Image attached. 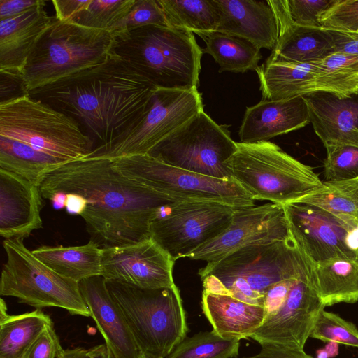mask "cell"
<instances>
[{
  "instance_id": "6da1fadb",
  "label": "cell",
  "mask_w": 358,
  "mask_h": 358,
  "mask_svg": "<svg viewBox=\"0 0 358 358\" xmlns=\"http://www.w3.org/2000/svg\"><path fill=\"white\" fill-rule=\"evenodd\" d=\"M43 198L75 194L81 199L88 232L99 245L122 246L151 238L150 224L178 201L124 176L112 159L90 155L42 176Z\"/></svg>"
},
{
  "instance_id": "7a4b0ae2",
  "label": "cell",
  "mask_w": 358,
  "mask_h": 358,
  "mask_svg": "<svg viewBox=\"0 0 358 358\" xmlns=\"http://www.w3.org/2000/svg\"><path fill=\"white\" fill-rule=\"evenodd\" d=\"M156 89L117 55L101 66L29 95L73 118L94 143L91 155H97L142 119Z\"/></svg>"
},
{
  "instance_id": "3957f363",
  "label": "cell",
  "mask_w": 358,
  "mask_h": 358,
  "mask_svg": "<svg viewBox=\"0 0 358 358\" xmlns=\"http://www.w3.org/2000/svg\"><path fill=\"white\" fill-rule=\"evenodd\" d=\"M117 44L116 38L108 30L55 17L23 71L26 93L105 64L117 55Z\"/></svg>"
},
{
  "instance_id": "277c9868",
  "label": "cell",
  "mask_w": 358,
  "mask_h": 358,
  "mask_svg": "<svg viewBox=\"0 0 358 358\" xmlns=\"http://www.w3.org/2000/svg\"><path fill=\"white\" fill-rule=\"evenodd\" d=\"M116 53L139 70L157 88L199 86L203 50L194 33L149 25L117 40Z\"/></svg>"
},
{
  "instance_id": "5b68a950",
  "label": "cell",
  "mask_w": 358,
  "mask_h": 358,
  "mask_svg": "<svg viewBox=\"0 0 358 358\" xmlns=\"http://www.w3.org/2000/svg\"><path fill=\"white\" fill-rule=\"evenodd\" d=\"M308 263L307 257L292 238L240 249L222 259L207 263L199 271L201 279L210 277L231 296L264 306L268 289L282 280L297 277Z\"/></svg>"
},
{
  "instance_id": "8992f818",
  "label": "cell",
  "mask_w": 358,
  "mask_h": 358,
  "mask_svg": "<svg viewBox=\"0 0 358 358\" xmlns=\"http://www.w3.org/2000/svg\"><path fill=\"white\" fill-rule=\"evenodd\" d=\"M232 178L256 200L285 206L320 189L313 168L270 141L237 143L228 160Z\"/></svg>"
},
{
  "instance_id": "52a82bcc",
  "label": "cell",
  "mask_w": 358,
  "mask_h": 358,
  "mask_svg": "<svg viewBox=\"0 0 358 358\" xmlns=\"http://www.w3.org/2000/svg\"><path fill=\"white\" fill-rule=\"evenodd\" d=\"M141 354L165 358L188 331L186 313L178 287L157 289L106 280Z\"/></svg>"
},
{
  "instance_id": "ba28073f",
  "label": "cell",
  "mask_w": 358,
  "mask_h": 358,
  "mask_svg": "<svg viewBox=\"0 0 358 358\" xmlns=\"http://www.w3.org/2000/svg\"><path fill=\"white\" fill-rule=\"evenodd\" d=\"M0 136L66 162L87 157L94 148L73 118L29 94L0 102Z\"/></svg>"
},
{
  "instance_id": "9c48e42d",
  "label": "cell",
  "mask_w": 358,
  "mask_h": 358,
  "mask_svg": "<svg viewBox=\"0 0 358 358\" xmlns=\"http://www.w3.org/2000/svg\"><path fill=\"white\" fill-rule=\"evenodd\" d=\"M3 245L7 260L1 275V296L15 297L36 309L57 307L71 315L91 317L78 282L59 275L36 258L23 239H6Z\"/></svg>"
},
{
  "instance_id": "30bf717a",
  "label": "cell",
  "mask_w": 358,
  "mask_h": 358,
  "mask_svg": "<svg viewBox=\"0 0 358 358\" xmlns=\"http://www.w3.org/2000/svg\"><path fill=\"white\" fill-rule=\"evenodd\" d=\"M124 176L178 201L223 203L234 208L255 199L234 179H219L168 165L146 155L112 159Z\"/></svg>"
},
{
  "instance_id": "8fae6325",
  "label": "cell",
  "mask_w": 358,
  "mask_h": 358,
  "mask_svg": "<svg viewBox=\"0 0 358 358\" xmlns=\"http://www.w3.org/2000/svg\"><path fill=\"white\" fill-rule=\"evenodd\" d=\"M229 125L204 110L165 138L148 155L168 165L219 179H234L228 160L237 150Z\"/></svg>"
},
{
  "instance_id": "7c38bea8",
  "label": "cell",
  "mask_w": 358,
  "mask_h": 358,
  "mask_svg": "<svg viewBox=\"0 0 358 358\" xmlns=\"http://www.w3.org/2000/svg\"><path fill=\"white\" fill-rule=\"evenodd\" d=\"M236 209L215 202L176 201L152 222L151 238L174 261L189 257L228 228Z\"/></svg>"
},
{
  "instance_id": "4fadbf2b",
  "label": "cell",
  "mask_w": 358,
  "mask_h": 358,
  "mask_svg": "<svg viewBox=\"0 0 358 358\" xmlns=\"http://www.w3.org/2000/svg\"><path fill=\"white\" fill-rule=\"evenodd\" d=\"M198 88H157L142 119L105 151L109 159L146 155L165 138L203 110Z\"/></svg>"
},
{
  "instance_id": "5bb4252c",
  "label": "cell",
  "mask_w": 358,
  "mask_h": 358,
  "mask_svg": "<svg viewBox=\"0 0 358 358\" xmlns=\"http://www.w3.org/2000/svg\"><path fill=\"white\" fill-rule=\"evenodd\" d=\"M324 308L314 288L312 262L308 258L305 268L294 279L282 306L267 316L250 338L261 345L303 349Z\"/></svg>"
},
{
  "instance_id": "9a60e30c",
  "label": "cell",
  "mask_w": 358,
  "mask_h": 358,
  "mask_svg": "<svg viewBox=\"0 0 358 358\" xmlns=\"http://www.w3.org/2000/svg\"><path fill=\"white\" fill-rule=\"evenodd\" d=\"M289 236L282 206L268 203L238 208L228 228L189 257L215 262L240 249L285 241Z\"/></svg>"
},
{
  "instance_id": "2e32d148",
  "label": "cell",
  "mask_w": 358,
  "mask_h": 358,
  "mask_svg": "<svg viewBox=\"0 0 358 358\" xmlns=\"http://www.w3.org/2000/svg\"><path fill=\"white\" fill-rule=\"evenodd\" d=\"M174 262L150 238L134 244L102 248L101 275L141 288L171 287L176 285Z\"/></svg>"
},
{
  "instance_id": "e0dca14e",
  "label": "cell",
  "mask_w": 358,
  "mask_h": 358,
  "mask_svg": "<svg viewBox=\"0 0 358 358\" xmlns=\"http://www.w3.org/2000/svg\"><path fill=\"white\" fill-rule=\"evenodd\" d=\"M282 206L292 238L312 263L357 255L345 243L350 229L327 212L310 204L296 202Z\"/></svg>"
},
{
  "instance_id": "ac0fdd59",
  "label": "cell",
  "mask_w": 358,
  "mask_h": 358,
  "mask_svg": "<svg viewBox=\"0 0 358 358\" xmlns=\"http://www.w3.org/2000/svg\"><path fill=\"white\" fill-rule=\"evenodd\" d=\"M78 284L90 316L113 357L139 358L141 353L120 306L107 287L106 279L96 275Z\"/></svg>"
},
{
  "instance_id": "d6986e66",
  "label": "cell",
  "mask_w": 358,
  "mask_h": 358,
  "mask_svg": "<svg viewBox=\"0 0 358 358\" xmlns=\"http://www.w3.org/2000/svg\"><path fill=\"white\" fill-rule=\"evenodd\" d=\"M45 1L22 13L0 20V72L22 75L38 44L53 24L55 17L48 15Z\"/></svg>"
},
{
  "instance_id": "ffe728a7",
  "label": "cell",
  "mask_w": 358,
  "mask_h": 358,
  "mask_svg": "<svg viewBox=\"0 0 358 358\" xmlns=\"http://www.w3.org/2000/svg\"><path fill=\"white\" fill-rule=\"evenodd\" d=\"M42 196L38 186L0 169V234L24 239L42 227Z\"/></svg>"
},
{
  "instance_id": "44dd1931",
  "label": "cell",
  "mask_w": 358,
  "mask_h": 358,
  "mask_svg": "<svg viewBox=\"0 0 358 358\" xmlns=\"http://www.w3.org/2000/svg\"><path fill=\"white\" fill-rule=\"evenodd\" d=\"M310 123L304 96L280 100L262 99L247 107L238 130L240 143L268 141Z\"/></svg>"
},
{
  "instance_id": "7402d4cb",
  "label": "cell",
  "mask_w": 358,
  "mask_h": 358,
  "mask_svg": "<svg viewBox=\"0 0 358 358\" xmlns=\"http://www.w3.org/2000/svg\"><path fill=\"white\" fill-rule=\"evenodd\" d=\"M268 2L275 16L278 34L276 45L268 57L310 63L334 52L329 30L295 23L289 13L287 0H268Z\"/></svg>"
},
{
  "instance_id": "603a6c76",
  "label": "cell",
  "mask_w": 358,
  "mask_h": 358,
  "mask_svg": "<svg viewBox=\"0 0 358 358\" xmlns=\"http://www.w3.org/2000/svg\"><path fill=\"white\" fill-rule=\"evenodd\" d=\"M215 1L219 13L216 31L245 38L259 48L274 49L278 26L268 0Z\"/></svg>"
},
{
  "instance_id": "cb8c5ba5",
  "label": "cell",
  "mask_w": 358,
  "mask_h": 358,
  "mask_svg": "<svg viewBox=\"0 0 358 358\" xmlns=\"http://www.w3.org/2000/svg\"><path fill=\"white\" fill-rule=\"evenodd\" d=\"M310 123L325 148L349 145L358 148V102L340 99L327 92L304 96Z\"/></svg>"
},
{
  "instance_id": "d4e9b609",
  "label": "cell",
  "mask_w": 358,
  "mask_h": 358,
  "mask_svg": "<svg viewBox=\"0 0 358 358\" xmlns=\"http://www.w3.org/2000/svg\"><path fill=\"white\" fill-rule=\"evenodd\" d=\"M201 308L213 331L227 339L250 338L267 316L263 306L205 292L202 293Z\"/></svg>"
},
{
  "instance_id": "484cf974",
  "label": "cell",
  "mask_w": 358,
  "mask_h": 358,
  "mask_svg": "<svg viewBox=\"0 0 358 358\" xmlns=\"http://www.w3.org/2000/svg\"><path fill=\"white\" fill-rule=\"evenodd\" d=\"M255 71L264 99H286L317 92V75L313 62H292L268 57Z\"/></svg>"
},
{
  "instance_id": "4316f807",
  "label": "cell",
  "mask_w": 358,
  "mask_h": 358,
  "mask_svg": "<svg viewBox=\"0 0 358 358\" xmlns=\"http://www.w3.org/2000/svg\"><path fill=\"white\" fill-rule=\"evenodd\" d=\"M314 288L325 307L358 301V255L312 263Z\"/></svg>"
},
{
  "instance_id": "83f0119b",
  "label": "cell",
  "mask_w": 358,
  "mask_h": 358,
  "mask_svg": "<svg viewBox=\"0 0 358 358\" xmlns=\"http://www.w3.org/2000/svg\"><path fill=\"white\" fill-rule=\"evenodd\" d=\"M31 252L55 272L76 282L101 275L102 248L93 240L80 246L43 245Z\"/></svg>"
},
{
  "instance_id": "f1b7e54d",
  "label": "cell",
  "mask_w": 358,
  "mask_h": 358,
  "mask_svg": "<svg viewBox=\"0 0 358 358\" xmlns=\"http://www.w3.org/2000/svg\"><path fill=\"white\" fill-rule=\"evenodd\" d=\"M204 41L203 52L209 54L219 65L218 71L245 73L255 71L262 58L260 49L241 37L218 31L195 32Z\"/></svg>"
},
{
  "instance_id": "f546056e",
  "label": "cell",
  "mask_w": 358,
  "mask_h": 358,
  "mask_svg": "<svg viewBox=\"0 0 358 358\" xmlns=\"http://www.w3.org/2000/svg\"><path fill=\"white\" fill-rule=\"evenodd\" d=\"M65 162H67L21 142L0 136V169L38 187L44 173Z\"/></svg>"
},
{
  "instance_id": "4dcf8cb0",
  "label": "cell",
  "mask_w": 358,
  "mask_h": 358,
  "mask_svg": "<svg viewBox=\"0 0 358 358\" xmlns=\"http://www.w3.org/2000/svg\"><path fill=\"white\" fill-rule=\"evenodd\" d=\"M52 324L50 317L41 309L8 315L0 321V358H22L33 342Z\"/></svg>"
},
{
  "instance_id": "1f68e13d",
  "label": "cell",
  "mask_w": 358,
  "mask_h": 358,
  "mask_svg": "<svg viewBox=\"0 0 358 358\" xmlns=\"http://www.w3.org/2000/svg\"><path fill=\"white\" fill-rule=\"evenodd\" d=\"M296 203L316 206L352 229L358 225V178L325 181L320 189Z\"/></svg>"
},
{
  "instance_id": "d6a6232c",
  "label": "cell",
  "mask_w": 358,
  "mask_h": 358,
  "mask_svg": "<svg viewBox=\"0 0 358 358\" xmlns=\"http://www.w3.org/2000/svg\"><path fill=\"white\" fill-rule=\"evenodd\" d=\"M313 63L317 92H327L340 99L358 94V55L334 52Z\"/></svg>"
},
{
  "instance_id": "836d02e7",
  "label": "cell",
  "mask_w": 358,
  "mask_h": 358,
  "mask_svg": "<svg viewBox=\"0 0 358 358\" xmlns=\"http://www.w3.org/2000/svg\"><path fill=\"white\" fill-rule=\"evenodd\" d=\"M167 27L193 33L216 31L219 13L215 0H158Z\"/></svg>"
},
{
  "instance_id": "e575fe53",
  "label": "cell",
  "mask_w": 358,
  "mask_h": 358,
  "mask_svg": "<svg viewBox=\"0 0 358 358\" xmlns=\"http://www.w3.org/2000/svg\"><path fill=\"white\" fill-rule=\"evenodd\" d=\"M240 341L221 337L213 330L186 336L167 358H235Z\"/></svg>"
},
{
  "instance_id": "d590c367",
  "label": "cell",
  "mask_w": 358,
  "mask_h": 358,
  "mask_svg": "<svg viewBox=\"0 0 358 358\" xmlns=\"http://www.w3.org/2000/svg\"><path fill=\"white\" fill-rule=\"evenodd\" d=\"M310 338L325 343L334 342L358 348V329L338 314L324 309L320 313Z\"/></svg>"
},
{
  "instance_id": "8d00e7d4",
  "label": "cell",
  "mask_w": 358,
  "mask_h": 358,
  "mask_svg": "<svg viewBox=\"0 0 358 358\" xmlns=\"http://www.w3.org/2000/svg\"><path fill=\"white\" fill-rule=\"evenodd\" d=\"M149 25L167 26L158 0H136L130 11L109 31L118 40L133 30Z\"/></svg>"
},
{
  "instance_id": "74e56055",
  "label": "cell",
  "mask_w": 358,
  "mask_h": 358,
  "mask_svg": "<svg viewBox=\"0 0 358 358\" xmlns=\"http://www.w3.org/2000/svg\"><path fill=\"white\" fill-rule=\"evenodd\" d=\"M136 0H92L79 24L103 30L109 29L131 9Z\"/></svg>"
},
{
  "instance_id": "f35d334b",
  "label": "cell",
  "mask_w": 358,
  "mask_h": 358,
  "mask_svg": "<svg viewBox=\"0 0 358 358\" xmlns=\"http://www.w3.org/2000/svg\"><path fill=\"white\" fill-rule=\"evenodd\" d=\"M324 162L325 181H341L358 178V148L349 145L327 147Z\"/></svg>"
},
{
  "instance_id": "ab89813d",
  "label": "cell",
  "mask_w": 358,
  "mask_h": 358,
  "mask_svg": "<svg viewBox=\"0 0 358 358\" xmlns=\"http://www.w3.org/2000/svg\"><path fill=\"white\" fill-rule=\"evenodd\" d=\"M322 28L351 31L358 29V0H335L322 15Z\"/></svg>"
},
{
  "instance_id": "60d3db41",
  "label": "cell",
  "mask_w": 358,
  "mask_h": 358,
  "mask_svg": "<svg viewBox=\"0 0 358 358\" xmlns=\"http://www.w3.org/2000/svg\"><path fill=\"white\" fill-rule=\"evenodd\" d=\"M335 0H287L293 21L301 26L322 27L320 18Z\"/></svg>"
},
{
  "instance_id": "b9f144b4",
  "label": "cell",
  "mask_w": 358,
  "mask_h": 358,
  "mask_svg": "<svg viewBox=\"0 0 358 358\" xmlns=\"http://www.w3.org/2000/svg\"><path fill=\"white\" fill-rule=\"evenodd\" d=\"M63 350L52 324L33 342L22 358H57Z\"/></svg>"
},
{
  "instance_id": "7bdbcfd3",
  "label": "cell",
  "mask_w": 358,
  "mask_h": 358,
  "mask_svg": "<svg viewBox=\"0 0 358 358\" xmlns=\"http://www.w3.org/2000/svg\"><path fill=\"white\" fill-rule=\"evenodd\" d=\"M92 0H54L52 1L55 17L62 22H79Z\"/></svg>"
},
{
  "instance_id": "ee69618b",
  "label": "cell",
  "mask_w": 358,
  "mask_h": 358,
  "mask_svg": "<svg viewBox=\"0 0 358 358\" xmlns=\"http://www.w3.org/2000/svg\"><path fill=\"white\" fill-rule=\"evenodd\" d=\"M296 278L286 279L277 282L266 292L264 306L266 310L267 316L273 315L282 306Z\"/></svg>"
},
{
  "instance_id": "f6af8a7d",
  "label": "cell",
  "mask_w": 358,
  "mask_h": 358,
  "mask_svg": "<svg viewBox=\"0 0 358 358\" xmlns=\"http://www.w3.org/2000/svg\"><path fill=\"white\" fill-rule=\"evenodd\" d=\"M329 31L332 36L334 52L358 55V29L351 31Z\"/></svg>"
},
{
  "instance_id": "bcb514c9",
  "label": "cell",
  "mask_w": 358,
  "mask_h": 358,
  "mask_svg": "<svg viewBox=\"0 0 358 358\" xmlns=\"http://www.w3.org/2000/svg\"><path fill=\"white\" fill-rule=\"evenodd\" d=\"M259 352L250 357L242 358H314L303 349L292 348L273 345H263Z\"/></svg>"
},
{
  "instance_id": "7dc6e473",
  "label": "cell",
  "mask_w": 358,
  "mask_h": 358,
  "mask_svg": "<svg viewBox=\"0 0 358 358\" xmlns=\"http://www.w3.org/2000/svg\"><path fill=\"white\" fill-rule=\"evenodd\" d=\"M39 0H0V20L15 17L38 4Z\"/></svg>"
},
{
  "instance_id": "c3c4849f",
  "label": "cell",
  "mask_w": 358,
  "mask_h": 358,
  "mask_svg": "<svg viewBox=\"0 0 358 358\" xmlns=\"http://www.w3.org/2000/svg\"><path fill=\"white\" fill-rule=\"evenodd\" d=\"M347 248L355 255H358V225L350 229L345 238Z\"/></svg>"
},
{
  "instance_id": "681fc988",
  "label": "cell",
  "mask_w": 358,
  "mask_h": 358,
  "mask_svg": "<svg viewBox=\"0 0 358 358\" xmlns=\"http://www.w3.org/2000/svg\"><path fill=\"white\" fill-rule=\"evenodd\" d=\"M57 358H90L89 350L76 347L73 349H64Z\"/></svg>"
},
{
  "instance_id": "f907efd6",
  "label": "cell",
  "mask_w": 358,
  "mask_h": 358,
  "mask_svg": "<svg viewBox=\"0 0 358 358\" xmlns=\"http://www.w3.org/2000/svg\"><path fill=\"white\" fill-rule=\"evenodd\" d=\"M88 350L90 358H113L106 344L95 345Z\"/></svg>"
},
{
  "instance_id": "816d5d0a",
  "label": "cell",
  "mask_w": 358,
  "mask_h": 358,
  "mask_svg": "<svg viewBox=\"0 0 358 358\" xmlns=\"http://www.w3.org/2000/svg\"><path fill=\"white\" fill-rule=\"evenodd\" d=\"M338 343L334 342H329L324 348L328 352L329 357H334L337 355L338 352Z\"/></svg>"
},
{
  "instance_id": "f5cc1de1",
  "label": "cell",
  "mask_w": 358,
  "mask_h": 358,
  "mask_svg": "<svg viewBox=\"0 0 358 358\" xmlns=\"http://www.w3.org/2000/svg\"><path fill=\"white\" fill-rule=\"evenodd\" d=\"M316 358H330L328 352L325 349H320L317 351Z\"/></svg>"
},
{
  "instance_id": "db71d44e",
  "label": "cell",
  "mask_w": 358,
  "mask_h": 358,
  "mask_svg": "<svg viewBox=\"0 0 358 358\" xmlns=\"http://www.w3.org/2000/svg\"><path fill=\"white\" fill-rule=\"evenodd\" d=\"M139 358H156V357H152V356L146 355V354H141L140 355Z\"/></svg>"
}]
</instances>
